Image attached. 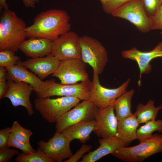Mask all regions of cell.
I'll list each match as a JSON object with an SVG mask.
<instances>
[{"label":"cell","instance_id":"d6986e66","mask_svg":"<svg viewBox=\"0 0 162 162\" xmlns=\"http://www.w3.org/2000/svg\"><path fill=\"white\" fill-rule=\"evenodd\" d=\"M95 122V119L82 121L67 127L61 133L70 142L77 139L84 143L90 139V135L94 129Z\"/></svg>","mask_w":162,"mask_h":162},{"label":"cell","instance_id":"f1b7e54d","mask_svg":"<svg viewBox=\"0 0 162 162\" xmlns=\"http://www.w3.org/2000/svg\"><path fill=\"white\" fill-rule=\"evenodd\" d=\"M147 16L151 18L155 14L162 3V0H142Z\"/></svg>","mask_w":162,"mask_h":162},{"label":"cell","instance_id":"e575fe53","mask_svg":"<svg viewBox=\"0 0 162 162\" xmlns=\"http://www.w3.org/2000/svg\"><path fill=\"white\" fill-rule=\"evenodd\" d=\"M8 88V85L6 80L0 81V99L4 98Z\"/></svg>","mask_w":162,"mask_h":162},{"label":"cell","instance_id":"836d02e7","mask_svg":"<svg viewBox=\"0 0 162 162\" xmlns=\"http://www.w3.org/2000/svg\"><path fill=\"white\" fill-rule=\"evenodd\" d=\"M11 128L7 127L0 130V149L8 147Z\"/></svg>","mask_w":162,"mask_h":162},{"label":"cell","instance_id":"4dcf8cb0","mask_svg":"<svg viewBox=\"0 0 162 162\" xmlns=\"http://www.w3.org/2000/svg\"><path fill=\"white\" fill-rule=\"evenodd\" d=\"M151 19V29L162 30V3L157 11Z\"/></svg>","mask_w":162,"mask_h":162},{"label":"cell","instance_id":"1f68e13d","mask_svg":"<svg viewBox=\"0 0 162 162\" xmlns=\"http://www.w3.org/2000/svg\"><path fill=\"white\" fill-rule=\"evenodd\" d=\"M8 147L0 149V162L9 161L15 155L19 154V152L14 149Z\"/></svg>","mask_w":162,"mask_h":162},{"label":"cell","instance_id":"8fae6325","mask_svg":"<svg viewBox=\"0 0 162 162\" xmlns=\"http://www.w3.org/2000/svg\"><path fill=\"white\" fill-rule=\"evenodd\" d=\"M98 108L90 100H84L64 114L56 123V131L82 121L95 119Z\"/></svg>","mask_w":162,"mask_h":162},{"label":"cell","instance_id":"ba28073f","mask_svg":"<svg viewBox=\"0 0 162 162\" xmlns=\"http://www.w3.org/2000/svg\"><path fill=\"white\" fill-rule=\"evenodd\" d=\"M113 16L125 19L133 24L141 32L151 29V19L146 15L142 0H132L123 5L111 14Z\"/></svg>","mask_w":162,"mask_h":162},{"label":"cell","instance_id":"6da1fadb","mask_svg":"<svg viewBox=\"0 0 162 162\" xmlns=\"http://www.w3.org/2000/svg\"><path fill=\"white\" fill-rule=\"evenodd\" d=\"M70 17L64 10L51 9L41 12L27 27V37L45 38L53 41L70 28Z\"/></svg>","mask_w":162,"mask_h":162},{"label":"cell","instance_id":"5bb4252c","mask_svg":"<svg viewBox=\"0 0 162 162\" xmlns=\"http://www.w3.org/2000/svg\"><path fill=\"white\" fill-rule=\"evenodd\" d=\"M7 82L8 88L4 98L9 99L15 107L19 106H23L28 114L32 116L34 113L30 100L31 94L34 91L32 86L26 82H15L10 80H8Z\"/></svg>","mask_w":162,"mask_h":162},{"label":"cell","instance_id":"3957f363","mask_svg":"<svg viewBox=\"0 0 162 162\" xmlns=\"http://www.w3.org/2000/svg\"><path fill=\"white\" fill-rule=\"evenodd\" d=\"M162 152V134H155L131 147H120L112 154L123 161L142 162L152 155Z\"/></svg>","mask_w":162,"mask_h":162},{"label":"cell","instance_id":"74e56055","mask_svg":"<svg viewBox=\"0 0 162 162\" xmlns=\"http://www.w3.org/2000/svg\"><path fill=\"white\" fill-rule=\"evenodd\" d=\"M9 8L8 4L6 2V0H0V11L3 10H7Z\"/></svg>","mask_w":162,"mask_h":162},{"label":"cell","instance_id":"9a60e30c","mask_svg":"<svg viewBox=\"0 0 162 162\" xmlns=\"http://www.w3.org/2000/svg\"><path fill=\"white\" fill-rule=\"evenodd\" d=\"M60 61L57 58L50 54L43 57L32 58L23 62L20 61V62L42 80L56 70Z\"/></svg>","mask_w":162,"mask_h":162},{"label":"cell","instance_id":"8d00e7d4","mask_svg":"<svg viewBox=\"0 0 162 162\" xmlns=\"http://www.w3.org/2000/svg\"><path fill=\"white\" fill-rule=\"evenodd\" d=\"M7 79V70L4 67H0V81Z\"/></svg>","mask_w":162,"mask_h":162},{"label":"cell","instance_id":"ffe728a7","mask_svg":"<svg viewBox=\"0 0 162 162\" xmlns=\"http://www.w3.org/2000/svg\"><path fill=\"white\" fill-rule=\"evenodd\" d=\"M140 124L135 113L118 120L116 136L128 145L134 140L138 139L137 131Z\"/></svg>","mask_w":162,"mask_h":162},{"label":"cell","instance_id":"4316f807","mask_svg":"<svg viewBox=\"0 0 162 162\" xmlns=\"http://www.w3.org/2000/svg\"><path fill=\"white\" fill-rule=\"evenodd\" d=\"M15 53L9 50L0 51V67L11 66L17 64L20 58L15 55Z\"/></svg>","mask_w":162,"mask_h":162},{"label":"cell","instance_id":"277c9868","mask_svg":"<svg viewBox=\"0 0 162 162\" xmlns=\"http://www.w3.org/2000/svg\"><path fill=\"white\" fill-rule=\"evenodd\" d=\"M91 85L89 80L79 83L64 84L56 82L53 79L44 81L40 89L35 92L38 98H49L53 96H70L81 100L89 99Z\"/></svg>","mask_w":162,"mask_h":162},{"label":"cell","instance_id":"83f0119b","mask_svg":"<svg viewBox=\"0 0 162 162\" xmlns=\"http://www.w3.org/2000/svg\"><path fill=\"white\" fill-rule=\"evenodd\" d=\"M8 147H13L21 150L24 154L35 152V150L30 144H26L16 139L10 133L9 135Z\"/></svg>","mask_w":162,"mask_h":162},{"label":"cell","instance_id":"9c48e42d","mask_svg":"<svg viewBox=\"0 0 162 162\" xmlns=\"http://www.w3.org/2000/svg\"><path fill=\"white\" fill-rule=\"evenodd\" d=\"M52 75L57 77L64 84H74L89 80L86 63L80 58L60 60L57 68Z\"/></svg>","mask_w":162,"mask_h":162},{"label":"cell","instance_id":"e0dca14e","mask_svg":"<svg viewBox=\"0 0 162 162\" xmlns=\"http://www.w3.org/2000/svg\"><path fill=\"white\" fill-rule=\"evenodd\" d=\"M99 146L96 150L90 152L82 157L81 162H94L103 157L112 154L117 149L126 146L128 144L119 139L116 136L98 140Z\"/></svg>","mask_w":162,"mask_h":162},{"label":"cell","instance_id":"ab89813d","mask_svg":"<svg viewBox=\"0 0 162 162\" xmlns=\"http://www.w3.org/2000/svg\"><path fill=\"white\" fill-rule=\"evenodd\" d=\"M161 35L162 37V31L161 32Z\"/></svg>","mask_w":162,"mask_h":162},{"label":"cell","instance_id":"ac0fdd59","mask_svg":"<svg viewBox=\"0 0 162 162\" xmlns=\"http://www.w3.org/2000/svg\"><path fill=\"white\" fill-rule=\"evenodd\" d=\"M5 68L7 70L8 80L26 83L32 86L35 92L40 89L44 81L35 74L28 71L21 64L20 61L16 64Z\"/></svg>","mask_w":162,"mask_h":162},{"label":"cell","instance_id":"f35d334b","mask_svg":"<svg viewBox=\"0 0 162 162\" xmlns=\"http://www.w3.org/2000/svg\"><path fill=\"white\" fill-rule=\"evenodd\" d=\"M101 2L102 5H103L106 3L109 0H99Z\"/></svg>","mask_w":162,"mask_h":162},{"label":"cell","instance_id":"cb8c5ba5","mask_svg":"<svg viewBox=\"0 0 162 162\" xmlns=\"http://www.w3.org/2000/svg\"><path fill=\"white\" fill-rule=\"evenodd\" d=\"M157 131L162 132V120L156 119L148 121L138 128L137 134L140 142L152 135L154 132Z\"/></svg>","mask_w":162,"mask_h":162},{"label":"cell","instance_id":"7a4b0ae2","mask_svg":"<svg viewBox=\"0 0 162 162\" xmlns=\"http://www.w3.org/2000/svg\"><path fill=\"white\" fill-rule=\"evenodd\" d=\"M25 22L16 13L3 10L0 17V51L5 50L14 52L27 37Z\"/></svg>","mask_w":162,"mask_h":162},{"label":"cell","instance_id":"d6a6232c","mask_svg":"<svg viewBox=\"0 0 162 162\" xmlns=\"http://www.w3.org/2000/svg\"><path fill=\"white\" fill-rule=\"evenodd\" d=\"M92 148L91 145L85 144H83L80 148L79 149L74 155L70 158L67 159L64 162H76L83 157V154L88 152Z\"/></svg>","mask_w":162,"mask_h":162},{"label":"cell","instance_id":"484cf974","mask_svg":"<svg viewBox=\"0 0 162 162\" xmlns=\"http://www.w3.org/2000/svg\"><path fill=\"white\" fill-rule=\"evenodd\" d=\"M11 130V133L16 139L26 144L30 143V138L33 133L22 127L17 121L14 122Z\"/></svg>","mask_w":162,"mask_h":162},{"label":"cell","instance_id":"7c38bea8","mask_svg":"<svg viewBox=\"0 0 162 162\" xmlns=\"http://www.w3.org/2000/svg\"><path fill=\"white\" fill-rule=\"evenodd\" d=\"M70 142L61 132H57L47 142L40 140L38 149L54 162H61L73 155L70 149Z\"/></svg>","mask_w":162,"mask_h":162},{"label":"cell","instance_id":"4fadbf2b","mask_svg":"<svg viewBox=\"0 0 162 162\" xmlns=\"http://www.w3.org/2000/svg\"><path fill=\"white\" fill-rule=\"evenodd\" d=\"M112 105L97 111L93 132L98 137L106 138L116 136L118 120Z\"/></svg>","mask_w":162,"mask_h":162},{"label":"cell","instance_id":"d4e9b609","mask_svg":"<svg viewBox=\"0 0 162 162\" xmlns=\"http://www.w3.org/2000/svg\"><path fill=\"white\" fill-rule=\"evenodd\" d=\"M15 160L17 162H54L39 149L34 153L28 154H19Z\"/></svg>","mask_w":162,"mask_h":162},{"label":"cell","instance_id":"44dd1931","mask_svg":"<svg viewBox=\"0 0 162 162\" xmlns=\"http://www.w3.org/2000/svg\"><path fill=\"white\" fill-rule=\"evenodd\" d=\"M123 57L135 60H137L150 63L153 59L162 57V42L158 44L152 50L148 52H142L135 47L128 50H124L121 52Z\"/></svg>","mask_w":162,"mask_h":162},{"label":"cell","instance_id":"8992f818","mask_svg":"<svg viewBox=\"0 0 162 162\" xmlns=\"http://www.w3.org/2000/svg\"><path fill=\"white\" fill-rule=\"evenodd\" d=\"M80 41L81 59L92 67L93 73L101 74L108 61L105 48L98 40L87 36L80 37Z\"/></svg>","mask_w":162,"mask_h":162},{"label":"cell","instance_id":"52a82bcc","mask_svg":"<svg viewBox=\"0 0 162 162\" xmlns=\"http://www.w3.org/2000/svg\"><path fill=\"white\" fill-rule=\"evenodd\" d=\"M99 75L93 73L89 92L90 100L98 109L113 105L116 99L126 92L130 82L128 79L119 87L112 89L107 88L101 85Z\"/></svg>","mask_w":162,"mask_h":162},{"label":"cell","instance_id":"7402d4cb","mask_svg":"<svg viewBox=\"0 0 162 162\" xmlns=\"http://www.w3.org/2000/svg\"><path fill=\"white\" fill-rule=\"evenodd\" d=\"M134 91L132 89L126 92L116 100L113 107L116 112V116L120 120L131 115V101Z\"/></svg>","mask_w":162,"mask_h":162},{"label":"cell","instance_id":"30bf717a","mask_svg":"<svg viewBox=\"0 0 162 162\" xmlns=\"http://www.w3.org/2000/svg\"><path fill=\"white\" fill-rule=\"evenodd\" d=\"M80 37L75 32H68L53 41L50 54L60 60L81 58Z\"/></svg>","mask_w":162,"mask_h":162},{"label":"cell","instance_id":"f546056e","mask_svg":"<svg viewBox=\"0 0 162 162\" xmlns=\"http://www.w3.org/2000/svg\"><path fill=\"white\" fill-rule=\"evenodd\" d=\"M132 0H109L105 4L102 5L104 11L111 14L114 11L123 5Z\"/></svg>","mask_w":162,"mask_h":162},{"label":"cell","instance_id":"5b68a950","mask_svg":"<svg viewBox=\"0 0 162 162\" xmlns=\"http://www.w3.org/2000/svg\"><path fill=\"white\" fill-rule=\"evenodd\" d=\"M81 100L77 98L63 96L56 98H38L34 100L35 109L50 123H56L64 114Z\"/></svg>","mask_w":162,"mask_h":162},{"label":"cell","instance_id":"d590c367","mask_svg":"<svg viewBox=\"0 0 162 162\" xmlns=\"http://www.w3.org/2000/svg\"><path fill=\"white\" fill-rule=\"evenodd\" d=\"M24 5L27 7L34 8L36 3L39 2V0H22Z\"/></svg>","mask_w":162,"mask_h":162},{"label":"cell","instance_id":"2e32d148","mask_svg":"<svg viewBox=\"0 0 162 162\" xmlns=\"http://www.w3.org/2000/svg\"><path fill=\"white\" fill-rule=\"evenodd\" d=\"M52 42L45 38H30L24 40L19 50L32 58L43 57L51 53Z\"/></svg>","mask_w":162,"mask_h":162},{"label":"cell","instance_id":"603a6c76","mask_svg":"<svg viewBox=\"0 0 162 162\" xmlns=\"http://www.w3.org/2000/svg\"><path fill=\"white\" fill-rule=\"evenodd\" d=\"M162 109L161 105L155 107L154 106V101L150 99L146 105L139 103L135 113L139 123L140 124L156 119L158 113Z\"/></svg>","mask_w":162,"mask_h":162}]
</instances>
